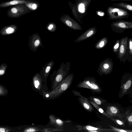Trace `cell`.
Returning a JSON list of instances; mask_svg holds the SVG:
<instances>
[{
    "instance_id": "cell-33",
    "label": "cell",
    "mask_w": 132,
    "mask_h": 132,
    "mask_svg": "<svg viewBox=\"0 0 132 132\" xmlns=\"http://www.w3.org/2000/svg\"><path fill=\"white\" fill-rule=\"evenodd\" d=\"M127 119L129 123H132V113H131L127 117Z\"/></svg>"
},
{
    "instance_id": "cell-15",
    "label": "cell",
    "mask_w": 132,
    "mask_h": 132,
    "mask_svg": "<svg viewBox=\"0 0 132 132\" xmlns=\"http://www.w3.org/2000/svg\"><path fill=\"white\" fill-rule=\"evenodd\" d=\"M106 113L110 117L120 116L119 110L118 108L113 106H109L107 107Z\"/></svg>"
},
{
    "instance_id": "cell-18",
    "label": "cell",
    "mask_w": 132,
    "mask_h": 132,
    "mask_svg": "<svg viewBox=\"0 0 132 132\" xmlns=\"http://www.w3.org/2000/svg\"><path fill=\"white\" fill-rule=\"evenodd\" d=\"M24 4L31 11L36 10L40 6L39 3L36 1L28 2Z\"/></svg>"
},
{
    "instance_id": "cell-17",
    "label": "cell",
    "mask_w": 132,
    "mask_h": 132,
    "mask_svg": "<svg viewBox=\"0 0 132 132\" xmlns=\"http://www.w3.org/2000/svg\"><path fill=\"white\" fill-rule=\"evenodd\" d=\"M132 78H130L121 87L122 97L125 94L130 87L132 84Z\"/></svg>"
},
{
    "instance_id": "cell-34",
    "label": "cell",
    "mask_w": 132,
    "mask_h": 132,
    "mask_svg": "<svg viewBox=\"0 0 132 132\" xmlns=\"http://www.w3.org/2000/svg\"><path fill=\"white\" fill-rule=\"evenodd\" d=\"M54 23H50L48 27V29L49 30H51L54 27Z\"/></svg>"
},
{
    "instance_id": "cell-20",
    "label": "cell",
    "mask_w": 132,
    "mask_h": 132,
    "mask_svg": "<svg viewBox=\"0 0 132 132\" xmlns=\"http://www.w3.org/2000/svg\"><path fill=\"white\" fill-rule=\"evenodd\" d=\"M87 98L99 105H101L105 101L103 99L98 96H90L88 97Z\"/></svg>"
},
{
    "instance_id": "cell-12",
    "label": "cell",
    "mask_w": 132,
    "mask_h": 132,
    "mask_svg": "<svg viewBox=\"0 0 132 132\" xmlns=\"http://www.w3.org/2000/svg\"><path fill=\"white\" fill-rule=\"evenodd\" d=\"M96 31V28L95 27L89 29L77 38L75 42H78L90 38L95 34Z\"/></svg>"
},
{
    "instance_id": "cell-39",
    "label": "cell",
    "mask_w": 132,
    "mask_h": 132,
    "mask_svg": "<svg viewBox=\"0 0 132 132\" xmlns=\"http://www.w3.org/2000/svg\"><path fill=\"white\" fill-rule=\"evenodd\" d=\"M111 1H125L132 2V0H111Z\"/></svg>"
},
{
    "instance_id": "cell-21",
    "label": "cell",
    "mask_w": 132,
    "mask_h": 132,
    "mask_svg": "<svg viewBox=\"0 0 132 132\" xmlns=\"http://www.w3.org/2000/svg\"><path fill=\"white\" fill-rule=\"evenodd\" d=\"M89 102L94 107L97 109L99 112L102 114L104 116L107 117V118L110 119V117L103 110L100 106L99 105L96 104L94 102L89 100Z\"/></svg>"
},
{
    "instance_id": "cell-22",
    "label": "cell",
    "mask_w": 132,
    "mask_h": 132,
    "mask_svg": "<svg viewBox=\"0 0 132 132\" xmlns=\"http://www.w3.org/2000/svg\"><path fill=\"white\" fill-rule=\"evenodd\" d=\"M33 84L35 87L38 90H40L42 87V81L39 78L35 77L33 80Z\"/></svg>"
},
{
    "instance_id": "cell-28",
    "label": "cell",
    "mask_w": 132,
    "mask_h": 132,
    "mask_svg": "<svg viewBox=\"0 0 132 132\" xmlns=\"http://www.w3.org/2000/svg\"><path fill=\"white\" fill-rule=\"evenodd\" d=\"M112 121H113L116 124H117L119 125L123 126L124 123L122 121L118 120L115 119L111 117L110 118Z\"/></svg>"
},
{
    "instance_id": "cell-10",
    "label": "cell",
    "mask_w": 132,
    "mask_h": 132,
    "mask_svg": "<svg viewBox=\"0 0 132 132\" xmlns=\"http://www.w3.org/2000/svg\"><path fill=\"white\" fill-rule=\"evenodd\" d=\"M78 131L84 130L88 132H113L112 129L103 128L101 126L95 127L90 125H77L76 126Z\"/></svg>"
},
{
    "instance_id": "cell-25",
    "label": "cell",
    "mask_w": 132,
    "mask_h": 132,
    "mask_svg": "<svg viewBox=\"0 0 132 132\" xmlns=\"http://www.w3.org/2000/svg\"><path fill=\"white\" fill-rule=\"evenodd\" d=\"M8 93V90L2 85H0V95L3 96Z\"/></svg>"
},
{
    "instance_id": "cell-3",
    "label": "cell",
    "mask_w": 132,
    "mask_h": 132,
    "mask_svg": "<svg viewBox=\"0 0 132 132\" xmlns=\"http://www.w3.org/2000/svg\"><path fill=\"white\" fill-rule=\"evenodd\" d=\"M108 19L112 20L128 19L130 14L126 10L114 6L109 7L107 11Z\"/></svg>"
},
{
    "instance_id": "cell-2",
    "label": "cell",
    "mask_w": 132,
    "mask_h": 132,
    "mask_svg": "<svg viewBox=\"0 0 132 132\" xmlns=\"http://www.w3.org/2000/svg\"><path fill=\"white\" fill-rule=\"evenodd\" d=\"M76 87L79 88L89 89L93 92L99 94L102 91L100 86L97 83L95 78L88 77L84 78L77 84Z\"/></svg>"
},
{
    "instance_id": "cell-7",
    "label": "cell",
    "mask_w": 132,
    "mask_h": 132,
    "mask_svg": "<svg viewBox=\"0 0 132 132\" xmlns=\"http://www.w3.org/2000/svg\"><path fill=\"white\" fill-rule=\"evenodd\" d=\"M72 92L75 96L79 97L77 100L79 103L85 110L90 112H92L94 111L93 107L88 98L82 95L80 93L76 90H72Z\"/></svg>"
},
{
    "instance_id": "cell-19",
    "label": "cell",
    "mask_w": 132,
    "mask_h": 132,
    "mask_svg": "<svg viewBox=\"0 0 132 132\" xmlns=\"http://www.w3.org/2000/svg\"><path fill=\"white\" fill-rule=\"evenodd\" d=\"M108 40L107 37H104L100 40L95 44V47L97 49L102 48L105 46L107 44Z\"/></svg>"
},
{
    "instance_id": "cell-32",
    "label": "cell",
    "mask_w": 132,
    "mask_h": 132,
    "mask_svg": "<svg viewBox=\"0 0 132 132\" xmlns=\"http://www.w3.org/2000/svg\"><path fill=\"white\" fill-rule=\"evenodd\" d=\"M129 49L130 53L132 55V40L131 39L129 40Z\"/></svg>"
},
{
    "instance_id": "cell-37",
    "label": "cell",
    "mask_w": 132,
    "mask_h": 132,
    "mask_svg": "<svg viewBox=\"0 0 132 132\" xmlns=\"http://www.w3.org/2000/svg\"><path fill=\"white\" fill-rule=\"evenodd\" d=\"M51 68L50 67V66H48L46 68V70H45V72L46 73H48L49 71L50 70Z\"/></svg>"
},
{
    "instance_id": "cell-4",
    "label": "cell",
    "mask_w": 132,
    "mask_h": 132,
    "mask_svg": "<svg viewBox=\"0 0 132 132\" xmlns=\"http://www.w3.org/2000/svg\"><path fill=\"white\" fill-rule=\"evenodd\" d=\"M11 6L7 12V16L10 18H19L31 11L24 4Z\"/></svg>"
},
{
    "instance_id": "cell-11",
    "label": "cell",
    "mask_w": 132,
    "mask_h": 132,
    "mask_svg": "<svg viewBox=\"0 0 132 132\" xmlns=\"http://www.w3.org/2000/svg\"><path fill=\"white\" fill-rule=\"evenodd\" d=\"M49 117L51 124L55 126L56 128L61 129L62 131L63 130L64 124L71 122L69 120H63L53 114L50 115Z\"/></svg>"
},
{
    "instance_id": "cell-29",
    "label": "cell",
    "mask_w": 132,
    "mask_h": 132,
    "mask_svg": "<svg viewBox=\"0 0 132 132\" xmlns=\"http://www.w3.org/2000/svg\"><path fill=\"white\" fill-rule=\"evenodd\" d=\"M85 6L83 4L81 3L79 5L78 10L80 12L84 13L85 11Z\"/></svg>"
},
{
    "instance_id": "cell-1",
    "label": "cell",
    "mask_w": 132,
    "mask_h": 132,
    "mask_svg": "<svg viewBox=\"0 0 132 132\" xmlns=\"http://www.w3.org/2000/svg\"><path fill=\"white\" fill-rule=\"evenodd\" d=\"M73 77V73L69 74L55 88L49 92H47L49 95V98H56L66 91L71 85Z\"/></svg>"
},
{
    "instance_id": "cell-24",
    "label": "cell",
    "mask_w": 132,
    "mask_h": 132,
    "mask_svg": "<svg viewBox=\"0 0 132 132\" xmlns=\"http://www.w3.org/2000/svg\"><path fill=\"white\" fill-rule=\"evenodd\" d=\"M109 126L112 129L113 131L120 132H132V130H131L123 129L119 128L111 125H109Z\"/></svg>"
},
{
    "instance_id": "cell-36",
    "label": "cell",
    "mask_w": 132,
    "mask_h": 132,
    "mask_svg": "<svg viewBox=\"0 0 132 132\" xmlns=\"http://www.w3.org/2000/svg\"><path fill=\"white\" fill-rule=\"evenodd\" d=\"M40 42L39 40H36L34 43V45L35 46H37L39 44Z\"/></svg>"
},
{
    "instance_id": "cell-27",
    "label": "cell",
    "mask_w": 132,
    "mask_h": 132,
    "mask_svg": "<svg viewBox=\"0 0 132 132\" xmlns=\"http://www.w3.org/2000/svg\"><path fill=\"white\" fill-rule=\"evenodd\" d=\"M42 131L44 132H51L54 131H62V130L56 128H44L42 130Z\"/></svg>"
},
{
    "instance_id": "cell-16",
    "label": "cell",
    "mask_w": 132,
    "mask_h": 132,
    "mask_svg": "<svg viewBox=\"0 0 132 132\" xmlns=\"http://www.w3.org/2000/svg\"><path fill=\"white\" fill-rule=\"evenodd\" d=\"M112 5L126 9L128 11L132 12V5L130 4L123 2H121L114 3L112 4Z\"/></svg>"
},
{
    "instance_id": "cell-8",
    "label": "cell",
    "mask_w": 132,
    "mask_h": 132,
    "mask_svg": "<svg viewBox=\"0 0 132 132\" xmlns=\"http://www.w3.org/2000/svg\"><path fill=\"white\" fill-rule=\"evenodd\" d=\"M113 63L112 61L106 59L100 64L97 72L100 75L103 74L108 75L111 72L112 70Z\"/></svg>"
},
{
    "instance_id": "cell-31",
    "label": "cell",
    "mask_w": 132,
    "mask_h": 132,
    "mask_svg": "<svg viewBox=\"0 0 132 132\" xmlns=\"http://www.w3.org/2000/svg\"><path fill=\"white\" fill-rule=\"evenodd\" d=\"M11 131V129L7 127H0V131L1 132H7Z\"/></svg>"
},
{
    "instance_id": "cell-13",
    "label": "cell",
    "mask_w": 132,
    "mask_h": 132,
    "mask_svg": "<svg viewBox=\"0 0 132 132\" xmlns=\"http://www.w3.org/2000/svg\"><path fill=\"white\" fill-rule=\"evenodd\" d=\"M36 1L35 0H12L3 2L0 4V7L5 8L19 4H25L29 2Z\"/></svg>"
},
{
    "instance_id": "cell-38",
    "label": "cell",
    "mask_w": 132,
    "mask_h": 132,
    "mask_svg": "<svg viewBox=\"0 0 132 132\" xmlns=\"http://www.w3.org/2000/svg\"><path fill=\"white\" fill-rule=\"evenodd\" d=\"M5 73V71L3 70H0V75H3Z\"/></svg>"
},
{
    "instance_id": "cell-26",
    "label": "cell",
    "mask_w": 132,
    "mask_h": 132,
    "mask_svg": "<svg viewBox=\"0 0 132 132\" xmlns=\"http://www.w3.org/2000/svg\"><path fill=\"white\" fill-rule=\"evenodd\" d=\"M120 42L119 40L118 39L116 42L113 47V50L115 53H116L119 48Z\"/></svg>"
},
{
    "instance_id": "cell-9",
    "label": "cell",
    "mask_w": 132,
    "mask_h": 132,
    "mask_svg": "<svg viewBox=\"0 0 132 132\" xmlns=\"http://www.w3.org/2000/svg\"><path fill=\"white\" fill-rule=\"evenodd\" d=\"M60 20L65 25L71 29L78 30L82 29L81 26L69 16L64 15L60 18Z\"/></svg>"
},
{
    "instance_id": "cell-6",
    "label": "cell",
    "mask_w": 132,
    "mask_h": 132,
    "mask_svg": "<svg viewBox=\"0 0 132 132\" xmlns=\"http://www.w3.org/2000/svg\"><path fill=\"white\" fill-rule=\"evenodd\" d=\"M111 26L114 30L122 31L126 29L132 28V22L119 20L112 22Z\"/></svg>"
},
{
    "instance_id": "cell-23",
    "label": "cell",
    "mask_w": 132,
    "mask_h": 132,
    "mask_svg": "<svg viewBox=\"0 0 132 132\" xmlns=\"http://www.w3.org/2000/svg\"><path fill=\"white\" fill-rule=\"evenodd\" d=\"M40 128L36 127H29L26 128L23 131L24 132H34L40 131Z\"/></svg>"
},
{
    "instance_id": "cell-30",
    "label": "cell",
    "mask_w": 132,
    "mask_h": 132,
    "mask_svg": "<svg viewBox=\"0 0 132 132\" xmlns=\"http://www.w3.org/2000/svg\"><path fill=\"white\" fill-rule=\"evenodd\" d=\"M6 33L8 34H9L13 33L14 31V29L13 27H9L6 28Z\"/></svg>"
},
{
    "instance_id": "cell-5",
    "label": "cell",
    "mask_w": 132,
    "mask_h": 132,
    "mask_svg": "<svg viewBox=\"0 0 132 132\" xmlns=\"http://www.w3.org/2000/svg\"><path fill=\"white\" fill-rule=\"evenodd\" d=\"M70 66L69 62L62 63L53 81L52 90L58 86L68 75Z\"/></svg>"
},
{
    "instance_id": "cell-35",
    "label": "cell",
    "mask_w": 132,
    "mask_h": 132,
    "mask_svg": "<svg viewBox=\"0 0 132 132\" xmlns=\"http://www.w3.org/2000/svg\"><path fill=\"white\" fill-rule=\"evenodd\" d=\"M97 14L98 15L100 16H103L105 14L102 11H98L97 12Z\"/></svg>"
},
{
    "instance_id": "cell-14",
    "label": "cell",
    "mask_w": 132,
    "mask_h": 132,
    "mask_svg": "<svg viewBox=\"0 0 132 132\" xmlns=\"http://www.w3.org/2000/svg\"><path fill=\"white\" fill-rule=\"evenodd\" d=\"M128 39L127 37H125L121 40L118 53L120 59H121L126 53Z\"/></svg>"
}]
</instances>
